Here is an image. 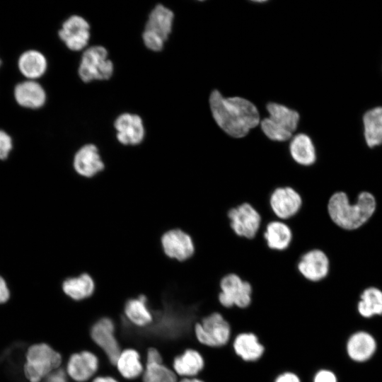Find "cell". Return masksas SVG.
Instances as JSON below:
<instances>
[{
    "instance_id": "9c48e42d",
    "label": "cell",
    "mask_w": 382,
    "mask_h": 382,
    "mask_svg": "<svg viewBox=\"0 0 382 382\" xmlns=\"http://www.w3.org/2000/svg\"><path fill=\"white\" fill-rule=\"evenodd\" d=\"M219 303L226 308H248L252 301L253 288L250 282L235 273L224 276L219 284Z\"/></svg>"
},
{
    "instance_id": "ba28073f",
    "label": "cell",
    "mask_w": 382,
    "mask_h": 382,
    "mask_svg": "<svg viewBox=\"0 0 382 382\" xmlns=\"http://www.w3.org/2000/svg\"><path fill=\"white\" fill-rule=\"evenodd\" d=\"M89 335L93 344L104 354L108 362L115 367L122 347L117 336L115 320L108 316L100 318L91 325Z\"/></svg>"
},
{
    "instance_id": "d4e9b609",
    "label": "cell",
    "mask_w": 382,
    "mask_h": 382,
    "mask_svg": "<svg viewBox=\"0 0 382 382\" xmlns=\"http://www.w3.org/2000/svg\"><path fill=\"white\" fill-rule=\"evenodd\" d=\"M204 367V359L201 353L194 349H186L176 356L172 362L171 368L181 378L197 377Z\"/></svg>"
},
{
    "instance_id": "d6a6232c",
    "label": "cell",
    "mask_w": 382,
    "mask_h": 382,
    "mask_svg": "<svg viewBox=\"0 0 382 382\" xmlns=\"http://www.w3.org/2000/svg\"><path fill=\"white\" fill-rule=\"evenodd\" d=\"M42 382H71V379L69 378L63 365L50 374Z\"/></svg>"
},
{
    "instance_id": "d590c367",
    "label": "cell",
    "mask_w": 382,
    "mask_h": 382,
    "mask_svg": "<svg viewBox=\"0 0 382 382\" xmlns=\"http://www.w3.org/2000/svg\"><path fill=\"white\" fill-rule=\"evenodd\" d=\"M274 382H301L299 376L294 372L286 371L278 375Z\"/></svg>"
},
{
    "instance_id": "30bf717a",
    "label": "cell",
    "mask_w": 382,
    "mask_h": 382,
    "mask_svg": "<svg viewBox=\"0 0 382 382\" xmlns=\"http://www.w3.org/2000/svg\"><path fill=\"white\" fill-rule=\"evenodd\" d=\"M160 246L167 258L179 262L191 259L195 253L193 238L187 232L179 228L163 232L160 237Z\"/></svg>"
},
{
    "instance_id": "44dd1931",
    "label": "cell",
    "mask_w": 382,
    "mask_h": 382,
    "mask_svg": "<svg viewBox=\"0 0 382 382\" xmlns=\"http://www.w3.org/2000/svg\"><path fill=\"white\" fill-rule=\"evenodd\" d=\"M288 151L291 160L302 167H311L317 160V152L312 139L305 133L294 135L289 141Z\"/></svg>"
},
{
    "instance_id": "cb8c5ba5",
    "label": "cell",
    "mask_w": 382,
    "mask_h": 382,
    "mask_svg": "<svg viewBox=\"0 0 382 382\" xmlns=\"http://www.w3.org/2000/svg\"><path fill=\"white\" fill-rule=\"evenodd\" d=\"M115 369L122 379L133 381L140 378L144 371L141 353L133 347L122 349Z\"/></svg>"
},
{
    "instance_id": "1f68e13d",
    "label": "cell",
    "mask_w": 382,
    "mask_h": 382,
    "mask_svg": "<svg viewBox=\"0 0 382 382\" xmlns=\"http://www.w3.org/2000/svg\"><path fill=\"white\" fill-rule=\"evenodd\" d=\"M313 382H337V378L332 370L322 368L315 373Z\"/></svg>"
},
{
    "instance_id": "7a4b0ae2",
    "label": "cell",
    "mask_w": 382,
    "mask_h": 382,
    "mask_svg": "<svg viewBox=\"0 0 382 382\" xmlns=\"http://www.w3.org/2000/svg\"><path fill=\"white\" fill-rule=\"evenodd\" d=\"M328 212L331 220L338 226L353 230L363 225L374 214L376 200L373 195L362 192L357 203L351 204L345 192L334 193L328 202Z\"/></svg>"
},
{
    "instance_id": "83f0119b",
    "label": "cell",
    "mask_w": 382,
    "mask_h": 382,
    "mask_svg": "<svg viewBox=\"0 0 382 382\" xmlns=\"http://www.w3.org/2000/svg\"><path fill=\"white\" fill-rule=\"evenodd\" d=\"M21 74L30 80L40 78L47 71V60L42 53L37 50L23 52L18 59Z\"/></svg>"
},
{
    "instance_id": "7c38bea8",
    "label": "cell",
    "mask_w": 382,
    "mask_h": 382,
    "mask_svg": "<svg viewBox=\"0 0 382 382\" xmlns=\"http://www.w3.org/2000/svg\"><path fill=\"white\" fill-rule=\"evenodd\" d=\"M58 36L70 51L85 50L91 38V25L83 17L74 14L62 23Z\"/></svg>"
},
{
    "instance_id": "4dcf8cb0",
    "label": "cell",
    "mask_w": 382,
    "mask_h": 382,
    "mask_svg": "<svg viewBox=\"0 0 382 382\" xmlns=\"http://www.w3.org/2000/svg\"><path fill=\"white\" fill-rule=\"evenodd\" d=\"M12 149L11 137L6 132L0 129V161L6 160Z\"/></svg>"
},
{
    "instance_id": "f35d334b",
    "label": "cell",
    "mask_w": 382,
    "mask_h": 382,
    "mask_svg": "<svg viewBox=\"0 0 382 382\" xmlns=\"http://www.w3.org/2000/svg\"><path fill=\"white\" fill-rule=\"evenodd\" d=\"M1 59H0V66H1Z\"/></svg>"
},
{
    "instance_id": "f1b7e54d",
    "label": "cell",
    "mask_w": 382,
    "mask_h": 382,
    "mask_svg": "<svg viewBox=\"0 0 382 382\" xmlns=\"http://www.w3.org/2000/svg\"><path fill=\"white\" fill-rule=\"evenodd\" d=\"M357 311L366 318L382 316V291L376 287L364 289L357 304Z\"/></svg>"
},
{
    "instance_id": "7402d4cb",
    "label": "cell",
    "mask_w": 382,
    "mask_h": 382,
    "mask_svg": "<svg viewBox=\"0 0 382 382\" xmlns=\"http://www.w3.org/2000/svg\"><path fill=\"white\" fill-rule=\"evenodd\" d=\"M263 238L269 249L282 252L290 246L293 233L284 221L274 219L267 224L263 231Z\"/></svg>"
},
{
    "instance_id": "2e32d148",
    "label": "cell",
    "mask_w": 382,
    "mask_h": 382,
    "mask_svg": "<svg viewBox=\"0 0 382 382\" xmlns=\"http://www.w3.org/2000/svg\"><path fill=\"white\" fill-rule=\"evenodd\" d=\"M269 202L275 217L284 221L294 217L303 205L301 195L289 186L275 188L270 195Z\"/></svg>"
},
{
    "instance_id": "8d00e7d4",
    "label": "cell",
    "mask_w": 382,
    "mask_h": 382,
    "mask_svg": "<svg viewBox=\"0 0 382 382\" xmlns=\"http://www.w3.org/2000/svg\"><path fill=\"white\" fill-rule=\"evenodd\" d=\"M89 382H120V381L112 376L96 375Z\"/></svg>"
},
{
    "instance_id": "6da1fadb",
    "label": "cell",
    "mask_w": 382,
    "mask_h": 382,
    "mask_svg": "<svg viewBox=\"0 0 382 382\" xmlns=\"http://www.w3.org/2000/svg\"><path fill=\"white\" fill-rule=\"evenodd\" d=\"M209 108L217 125L229 137L241 139L260 122L257 107L238 96L225 98L218 90L209 96Z\"/></svg>"
},
{
    "instance_id": "ac0fdd59",
    "label": "cell",
    "mask_w": 382,
    "mask_h": 382,
    "mask_svg": "<svg viewBox=\"0 0 382 382\" xmlns=\"http://www.w3.org/2000/svg\"><path fill=\"white\" fill-rule=\"evenodd\" d=\"M63 294L75 302H81L91 298L96 290L93 277L87 272L66 277L61 284Z\"/></svg>"
},
{
    "instance_id": "4316f807",
    "label": "cell",
    "mask_w": 382,
    "mask_h": 382,
    "mask_svg": "<svg viewBox=\"0 0 382 382\" xmlns=\"http://www.w3.org/2000/svg\"><path fill=\"white\" fill-rule=\"evenodd\" d=\"M364 136L366 144L374 147L382 144V106L367 110L362 117Z\"/></svg>"
},
{
    "instance_id": "4fadbf2b",
    "label": "cell",
    "mask_w": 382,
    "mask_h": 382,
    "mask_svg": "<svg viewBox=\"0 0 382 382\" xmlns=\"http://www.w3.org/2000/svg\"><path fill=\"white\" fill-rule=\"evenodd\" d=\"M71 163L76 175L86 180L98 176L106 168L98 147L93 143L80 146L74 153Z\"/></svg>"
},
{
    "instance_id": "484cf974",
    "label": "cell",
    "mask_w": 382,
    "mask_h": 382,
    "mask_svg": "<svg viewBox=\"0 0 382 382\" xmlns=\"http://www.w3.org/2000/svg\"><path fill=\"white\" fill-rule=\"evenodd\" d=\"M235 354L245 362H255L264 354L265 347L253 332H242L233 340Z\"/></svg>"
},
{
    "instance_id": "603a6c76",
    "label": "cell",
    "mask_w": 382,
    "mask_h": 382,
    "mask_svg": "<svg viewBox=\"0 0 382 382\" xmlns=\"http://www.w3.org/2000/svg\"><path fill=\"white\" fill-rule=\"evenodd\" d=\"M14 96L21 106L30 109L42 108L47 100L45 89L34 80H28L17 84L14 89Z\"/></svg>"
},
{
    "instance_id": "74e56055",
    "label": "cell",
    "mask_w": 382,
    "mask_h": 382,
    "mask_svg": "<svg viewBox=\"0 0 382 382\" xmlns=\"http://www.w3.org/2000/svg\"><path fill=\"white\" fill-rule=\"evenodd\" d=\"M178 382H205L203 380L194 377V378H181Z\"/></svg>"
},
{
    "instance_id": "9a60e30c",
    "label": "cell",
    "mask_w": 382,
    "mask_h": 382,
    "mask_svg": "<svg viewBox=\"0 0 382 382\" xmlns=\"http://www.w3.org/2000/svg\"><path fill=\"white\" fill-rule=\"evenodd\" d=\"M117 141L125 146L140 145L146 136L143 119L140 115L131 112L120 114L113 122Z\"/></svg>"
},
{
    "instance_id": "ffe728a7",
    "label": "cell",
    "mask_w": 382,
    "mask_h": 382,
    "mask_svg": "<svg viewBox=\"0 0 382 382\" xmlns=\"http://www.w3.org/2000/svg\"><path fill=\"white\" fill-rule=\"evenodd\" d=\"M148 302L149 299L144 294L129 298L125 301L123 315L131 325L141 329L153 323L154 318Z\"/></svg>"
},
{
    "instance_id": "d6986e66",
    "label": "cell",
    "mask_w": 382,
    "mask_h": 382,
    "mask_svg": "<svg viewBox=\"0 0 382 382\" xmlns=\"http://www.w3.org/2000/svg\"><path fill=\"white\" fill-rule=\"evenodd\" d=\"M376 349L375 337L364 330L352 334L346 343L347 354L355 362L367 361L374 355Z\"/></svg>"
},
{
    "instance_id": "8fae6325",
    "label": "cell",
    "mask_w": 382,
    "mask_h": 382,
    "mask_svg": "<svg viewBox=\"0 0 382 382\" xmlns=\"http://www.w3.org/2000/svg\"><path fill=\"white\" fill-rule=\"evenodd\" d=\"M227 216L230 227L238 237L253 239L261 228L262 219L260 214L248 202L231 208Z\"/></svg>"
},
{
    "instance_id": "f546056e",
    "label": "cell",
    "mask_w": 382,
    "mask_h": 382,
    "mask_svg": "<svg viewBox=\"0 0 382 382\" xmlns=\"http://www.w3.org/2000/svg\"><path fill=\"white\" fill-rule=\"evenodd\" d=\"M140 378L141 382H178L180 379L173 369L164 363L145 364Z\"/></svg>"
},
{
    "instance_id": "e575fe53",
    "label": "cell",
    "mask_w": 382,
    "mask_h": 382,
    "mask_svg": "<svg viewBox=\"0 0 382 382\" xmlns=\"http://www.w3.org/2000/svg\"><path fill=\"white\" fill-rule=\"evenodd\" d=\"M11 296L8 283L3 276L0 274V304L6 303Z\"/></svg>"
},
{
    "instance_id": "5bb4252c",
    "label": "cell",
    "mask_w": 382,
    "mask_h": 382,
    "mask_svg": "<svg viewBox=\"0 0 382 382\" xmlns=\"http://www.w3.org/2000/svg\"><path fill=\"white\" fill-rule=\"evenodd\" d=\"M98 355L90 350L72 353L64 366L69 378L74 382H89L98 373Z\"/></svg>"
},
{
    "instance_id": "e0dca14e",
    "label": "cell",
    "mask_w": 382,
    "mask_h": 382,
    "mask_svg": "<svg viewBox=\"0 0 382 382\" xmlns=\"http://www.w3.org/2000/svg\"><path fill=\"white\" fill-rule=\"evenodd\" d=\"M297 270L306 280L312 283L320 282L329 272L328 257L319 248L311 249L300 257Z\"/></svg>"
},
{
    "instance_id": "3957f363",
    "label": "cell",
    "mask_w": 382,
    "mask_h": 382,
    "mask_svg": "<svg viewBox=\"0 0 382 382\" xmlns=\"http://www.w3.org/2000/svg\"><path fill=\"white\" fill-rule=\"evenodd\" d=\"M25 358L23 371L28 382H42L50 374L64 364L62 354L46 342L30 345Z\"/></svg>"
},
{
    "instance_id": "8992f818",
    "label": "cell",
    "mask_w": 382,
    "mask_h": 382,
    "mask_svg": "<svg viewBox=\"0 0 382 382\" xmlns=\"http://www.w3.org/2000/svg\"><path fill=\"white\" fill-rule=\"evenodd\" d=\"M108 54V50L98 45L83 50L77 70L79 79L86 83L110 79L114 74L115 66Z\"/></svg>"
},
{
    "instance_id": "52a82bcc",
    "label": "cell",
    "mask_w": 382,
    "mask_h": 382,
    "mask_svg": "<svg viewBox=\"0 0 382 382\" xmlns=\"http://www.w3.org/2000/svg\"><path fill=\"white\" fill-rule=\"evenodd\" d=\"M194 332L199 344L211 348L228 345L231 337L228 322L219 312H214L197 323Z\"/></svg>"
},
{
    "instance_id": "836d02e7",
    "label": "cell",
    "mask_w": 382,
    "mask_h": 382,
    "mask_svg": "<svg viewBox=\"0 0 382 382\" xmlns=\"http://www.w3.org/2000/svg\"><path fill=\"white\" fill-rule=\"evenodd\" d=\"M149 363H163L162 354L154 346L147 347L145 352L144 364Z\"/></svg>"
},
{
    "instance_id": "5b68a950",
    "label": "cell",
    "mask_w": 382,
    "mask_h": 382,
    "mask_svg": "<svg viewBox=\"0 0 382 382\" xmlns=\"http://www.w3.org/2000/svg\"><path fill=\"white\" fill-rule=\"evenodd\" d=\"M174 13L161 4H156L150 11L141 33V40L149 51L163 50L172 33Z\"/></svg>"
},
{
    "instance_id": "277c9868",
    "label": "cell",
    "mask_w": 382,
    "mask_h": 382,
    "mask_svg": "<svg viewBox=\"0 0 382 382\" xmlns=\"http://www.w3.org/2000/svg\"><path fill=\"white\" fill-rule=\"evenodd\" d=\"M266 109L269 116L260 122L264 135L270 141L276 143L289 141L299 125V112L277 103H267Z\"/></svg>"
}]
</instances>
